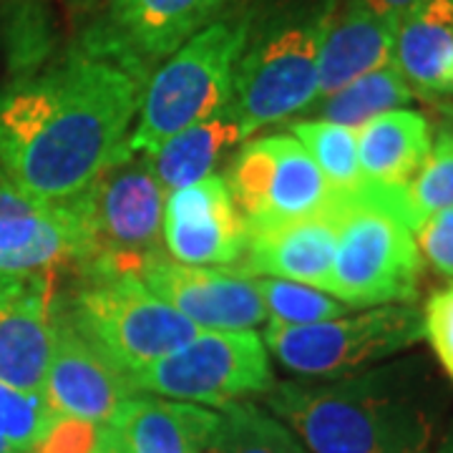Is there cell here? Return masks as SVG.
Segmentation results:
<instances>
[{
	"label": "cell",
	"instance_id": "1",
	"mask_svg": "<svg viewBox=\"0 0 453 453\" xmlns=\"http://www.w3.org/2000/svg\"><path fill=\"white\" fill-rule=\"evenodd\" d=\"M146 76L111 53L79 43L46 73L0 94L5 181L49 204L81 195L127 157Z\"/></svg>",
	"mask_w": 453,
	"mask_h": 453
},
{
	"label": "cell",
	"instance_id": "2",
	"mask_svg": "<svg viewBox=\"0 0 453 453\" xmlns=\"http://www.w3.org/2000/svg\"><path fill=\"white\" fill-rule=\"evenodd\" d=\"M267 405L312 453H434L443 408L421 360L327 383H280Z\"/></svg>",
	"mask_w": 453,
	"mask_h": 453
},
{
	"label": "cell",
	"instance_id": "3",
	"mask_svg": "<svg viewBox=\"0 0 453 453\" xmlns=\"http://www.w3.org/2000/svg\"><path fill=\"white\" fill-rule=\"evenodd\" d=\"M330 5L333 0H290L265 16L252 13L229 101L244 139L315 104Z\"/></svg>",
	"mask_w": 453,
	"mask_h": 453
},
{
	"label": "cell",
	"instance_id": "4",
	"mask_svg": "<svg viewBox=\"0 0 453 453\" xmlns=\"http://www.w3.org/2000/svg\"><path fill=\"white\" fill-rule=\"evenodd\" d=\"M252 13L217 18L179 46L144 83L127 151L149 154L187 127L225 111Z\"/></svg>",
	"mask_w": 453,
	"mask_h": 453
},
{
	"label": "cell",
	"instance_id": "5",
	"mask_svg": "<svg viewBox=\"0 0 453 453\" xmlns=\"http://www.w3.org/2000/svg\"><path fill=\"white\" fill-rule=\"evenodd\" d=\"M68 204L81 226V273L142 277L149 265L166 257V192L144 154L121 157Z\"/></svg>",
	"mask_w": 453,
	"mask_h": 453
},
{
	"label": "cell",
	"instance_id": "6",
	"mask_svg": "<svg viewBox=\"0 0 453 453\" xmlns=\"http://www.w3.org/2000/svg\"><path fill=\"white\" fill-rule=\"evenodd\" d=\"M64 310L81 338L127 378L202 330L129 275L81 273V285Z\"/></svg>",
	"mask_w": 453,
	"mask_h": 453
},
{
	"label": "cell",
	"instance_id": "7",
	"mask_svg": "<svg viewBox=\"0 0 453 453\" xmlns=\"http://www.w3.org/2000/svg\"><path fill=\"white\" fill-rule=\"evenodd\" d=\"M335 199L338 250L327 295L350 310L411 305L423 277V255L413 232L371 202Z\"/></svg>",
	"mask_w": 453,
	"mask_h": 453
},
{
	"label": "cell",
	"instance_id": "8",
	"mask_svg": "<svg viewBox=\"0 0 453 453\" xmlns=\"http://www.w3.org/2000/svg\"><path fill=\"white\" fill-rule=\"evenodd\" d=\"M423 338V315L413 305H380L310 325L270 320L265 345L297 375L342 378L398 356Z\"/></svg>",
	"mask_w": 453,
	"mask_h": 453
},
{
	"label": "cell",
	"instance_id": "9",
	"mask_svg": "<svg viewBox=\"0 0 453 453\" xmlns=\"http://www.w3.org/2000/svg\"><path fill=\"white\" fill-rule=\"evenodd\" d=\"M129 380L139 393L217 408L275 386L267 345L255 330H199L189 342L136 371Z\"/></svg>",
	"mask_w": 453,
	"mask_h": 453
},
{
	"label": "cell",
	"instance_id": "10",
	"mask_svg": "<svg viewBox=\"0 0 453 453\" xmlns=\"http://www.w3.org/2000/svg\"><path fill=\"white\" fill-rule=\"evenodd\" d=\"M225 181L250 234L308 219L335 202L318 164L292 134L250 139L229 164Z\"/></svg>",
	"mask_w": 453,
	"mask_h": 453
},
{
	"label": "cell",
	"instance_id": "11",
	"mask_svg": "<svg viewBox=\"0 0 453 453\" xmlns=\"http://www.w3.org/2000/svg\"><path fill=\"white\" fill-rule=\"evenodd\" d=\"M232 0H106L81 41L149 76L195 33L222 18Z\"/></svg>",
	"mask_w": 453,
	"mask_h": 453
},
{
	"label": "cell",
	"instance_id": "12",
	"mask_svg": "<svg viewBox=\"0 0 453 453\" xmlns=\"http://www.w3.org/2000/svg\"><path fill=\"white\" fill-rule=\"evenodd\" d=\"M164 250L181 265H237L250 240L222 174H210L184 189L169 192L162 219Z\"/></svg>",
	"mask_w": 453,
	"mask_h": 453
},
{
	"label": "cell",
	"instance_id": "13",
	"mask_svg": "<svg viewBox=\"0 0 453 453\" xmlns=\"http://www.w3.org/2000/svg\"><path fill=\"white\" fill-rule=\"evenodd\" d=\"M139 280L202 330H252L267 320L255 280L242 273L164 257L149 265Z\"/></svg>",
	"mask_w": 453,
	"mask_h": 453
},
{
	"label": "cell",
	"instance_id": "14",
	"mask_svg": "<svg viewBox=\"0 0 453 453\" xmlns=\"http://www.w3.org/2000/svg\"><path fill=\"white\" fill-rule=\"evenodd\" d=\"M139 390L81 338L58 300L56 338L43 395L58 416L104 426Z\"/></svg>",
	"mask_w": 453,
	"mask_h": 453
},
{
	"label": "cell",
	"instance_id": "15",
	"mask_svg": "<svg viewBox=\"0 0 453 453\" xmlns=\"http://www.w3.org/2000/svg\"><path fill=\"white\" fill-rule=\"evenodd\" d=\"M81 226L73 207L49 204L0 181V273L31 277L76 265Z\"/></svg>",
	"mask_w": 453,
	"mask_h": 453
},
{
	"label": "cell",
	"instance_id": "16",
	"mask_svg": "<svg viewBox=\"0 0 453 453\" xmlns=\"http://www.w3.org/2000/svg\"><path fill=\"white\" fill-rule=\"evenodd\" d=\"M340 202L308 219L252 232L237 273L247 277H275L327 292L338 250Z\"/></svg>",
	"mask_w": 453,
	"mask_h": 453
},
{
	"label": "cell",
	"instance_id": "17",
	"mask_svg": "<svg viewBox=\"0 0 453 453\" xmlns=\"http://www.w3.org/2000/svg\"><path fill=\"white\" fill-rule=\"evenodd\" d=\"M56 270L33 275L26 290L0 308V383L43 393L56 338Z\"/></svg>",
	"mask_w": 453,
	"mask_h": 453
},
{
	"label": "cell",
	"instance_id": "18",
	"mask_svg": "<svg viewBox=\"0 0 453 453\" xmlns=\"http://www.w3.org/2000/svg\"><path fill=\"white\" fill-rule=\"evenodd\" d=\"M398 20L378 16L360 0H333L318 58V98L333 96L375 68L393 64Z\"/></svg>",
	"mask_w": 453,
	"mask_h": 453
},
{
	"label": "cell",
	"instance_id": "19",
	"mask_svg": "<svg viewBox=\"0 0 453 453\" xmlns=\"http://www.w3.org/2000/svg\"><path fill=\"white\" fill-rule=\"evenodd\" d=\"M434 144L421 111L393 109L357 129V162L365 181L360 199L395 195L418 174Z\"/></svg>",
	"mask_w": 453,
	"mask_h": 453
},
{
	"label": "cell",
	"instance_id": "20",
	"mask_svg": "<svg viewBox=\"0 0 453 453\" xmlns=\"http://www.w3.org/2000/svg\"><path fill=\"white\" fill-rule=\"evenodd\" d=\"M217 423L219 413L210 408L136 393L109 426L116 428L127 453H204Z\"/></svg>",
	"mask_w": 453,
	"mask_h": 453
},
{
	"label": "cell",
	"instance_id": "21",
	"mask_svg": "<svg viewBox=\"0 0 453 453\" xmlns=\"http://www.w3.org/2000/svg\"><path fill=\"white\" fill-rule=\"evenodd\" d=\"M393 65L423 96L453 94V0H421L398 20Z\"/></svg>",
	"mask_w": 453,
	"mask_h": 453
},
{
	"label": "cell",
	"instance_id": "22",
	"mask_svg": "<svg viewBox=\"0 0 453 453\" xmlns=\"http://www.w3.org/2000/svg\"><path fill=\"white\" fill-rule=\"evenodd\" d=\"M240 142H244L240 121L226 106L225 111L181 129L144 157L164 192H177L210 174H217V164Z\"/></svg>",
	"mask_w": 453,
	"mask_h": 453
},
{
	"label": "cell",
	"instance_id": "23",
	"mask_svg": "<svg viewBox=\"0 0 453 453\" xmlns=\"http://www.w3.org/2000/svg\"><path fill=\"white\" fill-rule=\"evenodd\" d=\"M363 202L398 217L411 232H416L428 217L453 207V127L438 129L426 162L405 189Z\"/></svg>",
	"mask_w": 453,
	"mask_h": 453
},
{
	"label": "cell",
	"instance_id": "24",
	"mask_svg": "<svg viewBox=\"0 0 453 453\" xmlns=\"http://www.w3.org/2000/svg\"><path fill=\"white\" fill-rule=\"evenodd\" d=\"M416 98V91L393 64L375 68L353 83L342 86L333 96L315 101V119L340 127L360 129L380 113L403 109Z\"/></svg>",
	"mask_w": 453,
	"mask_h": 453
},
{
	"label": "cell",
	"instance_id": "25",
	"mask_svg": "<svg viewBox=\"0 0 453 453\" xmlns=\"http://www.w3.org/2000/svg\"><path fill=\"white\" fill-rule=\"evenodd\" d=\"M292 136L305 146L310 159L340 199H356L365 192V181L357 162V129L330 121H297Z\"/></svg>",
	"mask_w": 453,
	"mask_h": 453
},
{
	"label": "cell",
	"instance_id": "26",
	"mask_svg": "<svg viewBox=\"0 0 453 453\" xmlns=\"http://www.w3.org/2000/svg\"><path fill=\"white\" fill-rule=\"evenodd\" d=\"M204 453H305V446L280 418L240 401L222 408Z\"/></svg>",
	"mask_w": 453,
	"mask_h": 453
},
{
	"label": "cell",
	"instance_id": "27",
	"mask_svg": "<svg viewBox=\"0 0 453 453\" xmlns=\"http://www.w3.org/2000/svg\"><path fill=\"white\" fill-rule=\"evenodd\" d=\"M259 297L265 303L267 318L285 325H310L342 318L350 308L338 303L333 295L315 290L310 285L275 280V277H252Z\"/></svg>",
	"mask_w": 453,
	"mask_h": 453
},
{
	"label": "cell",
	"instance_id": "28",
	"mask_svg": "<svg viewBox=\"0 0 453 453\" xmlns=\"http://www.w3.org/2000/svg\"><path fill=\"white\" fill-rule=\"evenodd\" d=\"M58 413L43 393L18 390L0 383V441L16 451L28 453L43 438Z\"/></svg>",
	"mask_w": 453,
	"mask_h": 453
},
{
	"label": "cell",
	"instance_id": "29",
	"mask_svg": "<svg viewBox=\"0 0 453 453\" xmlns=\"http://www.w3.org/2000/svg\"><path fill=\"white\" fill-rule=\"evenodd\" d=\"M421 315L423 338L431 342L441 368L453 383V282L428 297Z\"/></svg>",
	"mask_w": 453,
	"mask_h": 453
},
{
	"label": "cell",
	"instance_id": "30",
	"mask_svg": "<svg viewBox=\"0 0 453 453\" xmlns=\"http://www.w3.org/2000/svg\"><path fill=\"white\" fill-rule=\"evenodd\" d=\"M98 441H101L98 423L58 416L28 453H98Z\"/></svg>",
	"mask_w": 453,
	"mask_h": 453
},
{
	"label": "cell",
	"instance_id": "31",
	"mask_svg": "<svg viewBox=\"0 0 453 453\" xmlns=\"http://www.w3.org/2000/svg\"><path fill=\"white\" fill-rule=\"evenodd\" d=\"M416 242L421 255L443 277L453 280V207L428 217L416 229Z\"/></svg>",
	"mask_w": 453,
	"mask_h": 453
},
{
	"label": "cell",
	"instance_id": "32",
	"mask_svg": "<svg viewBox=\"0 0 453 453\" xmlns=\"http://www.w3.org/2000/svg\"><path fill=\"white\" fill-rule=\"evenodd\" d=\"M363 5H368L378 16L390 18V20H401V18L413 11L421 0H360Z\"/></svg>",
	"mask_w": 453,
	"mask_h": 453
},
{
	"label": "cell",
	"instance_id": "33",
	"mask_svg": "<svg viewBox=\"0 0 453 453\" xmlns=\"http://www.w3.org/2000/svg\"><path fill=\"white\" fill-rule=\"evenodd\" d=\"M31 277L3 275V273H0V308H5L11 300H16L18 295L26 290V285H28Z\"/></svg>",
	"mask_w": 453,
	"mask_h": 453
},
{
	"label": "cell",
	"instance_id": "34",
	"mask_svg": "<svg viewBox=\"0 0 453 453\" xmlns=\"http://www.w3.org/2000/svg\"><path fill=\"white\" fill-rule=\"evenodd\" d=\"M98 453H127L124 451V443H121V438H119V434H116V428H113V426H109V423H104V426H101Z\"/></svg>",
	"mask_w": 453,
	"mask_h": 453
},
{
	"label": "cell",
	"instance_id": "35",
	"mask_svg": "<svg viewBox=\"0 0 453 453\" xmlns=\"http://www.w3.org/2000/svg\"><path fill=\"white\" fill-rule=\"evenodd\" d=\"M434 453H453V428L446 434V438L441 441V446Z\"/></svg>",
	"mask_w": 453,
	"mask_h": 453
},
{
	"label": "cell",
	"instance_id": "36",
	"mask_svg": "<svg viewBox=\"0 0 453 453\" xmlns=\"http://www.w3.org/2000/svg\"><path fill=\"white\" fill-rule=\"evenodd\" d=\"M441 111L446 113V119L451 121V127H453V104H443V106H441Z\"/></svg>",
	"mask_w": 453,
	"mask_h": 453
},
{
	"label": "cell",
	"instance_id": "37",
	"mask_svg": "<svg viewBox=\"0 0 453 453\" xmlns=\"http://www.w3.org/2000/svg\"><path fill=\"white\" fill-rule=\"evenodd\" d=\"M0 453H20V451H16L13 446H8L5 441H0Z\"/></svg>",
	"mask_w": 453,
	"mask_h": 453
}]
</instances>
